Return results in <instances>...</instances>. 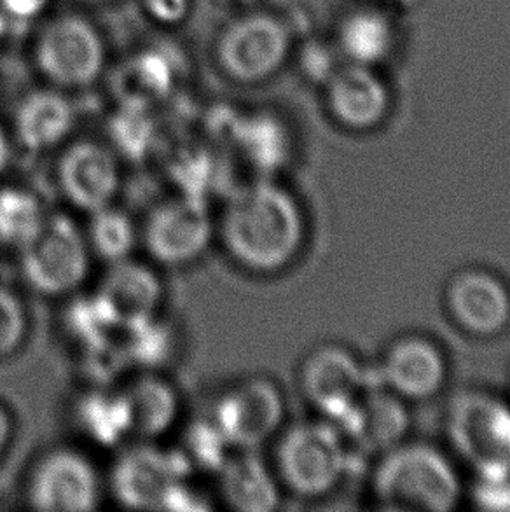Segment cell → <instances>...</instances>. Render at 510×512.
I'll return each mask as SVG.
<instances>
[{
  "label": "cell",
  "instance_id": "f1b7e54d",
  "mask_svg": "<svg viewBox=\"0 0 510 512\" xmlns=\"http://www.w3.org/2000/svg\"><path fill=\"white\" fill-rule=\"evenodd\" d=\"M112 139L131 158H142L154 144V123L149 111L121 107L111 121Z\"/></svg>",
  "mask_w": 510,
  "mask_h": 512
},
{
  "label": "cell",
  "instance_id": "d6986e66",
  "mask_svg": "<svg viewBox=\"0 0 510 512\" xmlns=\"http://www.w3.org/2000/svg\"><path fill=\"white\" fill-rule=\"evenodd\" d=\"M121 388L130 418L131 439L152 443L172 429L180 415L179 392L151 371L138 374Z\"/></svg>",
  "mask_w": 510,
  "mask_h": 512
},
{
  "label": "cell",
  "instance_id": "5b68a950",
  "mask_svg": "<svg viewBox=\"0 0 510 512\" xmlns=\"http://www.w3.org/2000/svg\"><path fill=\"white\" fill-rule=\"evenodd\" d=\"M276 464L280 478L292 492L320 497L343 478L348 451L341 434L329 423H299L283 434Z\"/></svg>",
  "mask_w": 510,
  "mask_h": 512
},
{
  "label": "cell",
  "instance_id": "2e32d148",
  "mask_svg": "<svg viewBox=\"0 0 510 512\" xmlns=\"http://www.w3.org/2000/svg\"><path fill=\"white\" fill-rule=\"evenodd\" d=\"M446 303L451 317L467 333L493 336L509 326V291L488 271L458 273L449 284Z\"/></svg>",
  "mask_w": 510,
  "mask_h": 512
},
{
  "label": "cell",
  "instance_id": "52a82bcc",
  "mask_svg": "<svg viewBox=\"0 0 510 512\" xmlns=\"http://www.w3.org/2000/svg\"><path fill=\"white\" fill-rule=\"evenodd\" d=\"M290 46V30L283 21L271 14L250 13L222 32L215 55L236 83H261L282 69Z\"/></svg>",
  "mask_w": 510,
  "mask_h": 512
},
{
  "label": "cell",
  "instance_id": "83f0119b",
  "mask_svg": "<svg viewBox=\"0 0 510 512\" xmlns=\"http://www.w3.org/2000/svg\"><path fill=\"white\" fill-rule=\"evenodd\" d=\"M179 451L191 472L217 474L233 448L215 425L212 416L207 420H196L187 427Z\"/></svg>",
  "mask_w": 510,
  "mask_h": 512
},
{
  "label": "cell",
  "instance_id": "f546056e",
  "mask_svg": "<svg viewBox=\"0 0 510 512\" xmlns=\"http://www.w3.org/2000/svg\"><path fill=\"white\" fill-rule=\"evenodd\" d=\"M27 334V312L21 299L0 285V359L16 352Z\"/></svg>",
  "mask_w": 510,
  "mask_h": 512
},
{
  "label": "cell",
  "instance_id": "cb8c5ba5",
  "mask_svg": "<svg viewBox=\"0 0 510 512\" xmlns=\"http://www.w3.org/2000/svg\"><path fill=\"white\" fill-rule=\"evenodd\" d=\"M74 420L79 432L100 448H116L131 439L130 418L121 388L98 385L81 395Z\"/></svg>",
  "mask_w": 510,
  "mask_h": 512
},
{
  "label": "cell",
  "instance_id": "1f68e13d",
  "mask_svg": "<svg viewBox=\"0 0 510 512\" xmlns=\"http://www.w3.org/2000/svg\"><path fill=\"white\" fill-rule=\"evenodd\" d=\"M477 500L486 509H510V478L483 479Z\"/></svg>",
  "mask_w": 510,
  "mask_h": 512
},
{
  "label": "cell",
  "instance_id": "44dd1931",
  "mask_svg": "<svg viewBox=\"0 0 510 512\" xmlns=\"http://www.w3.org/2000/svg\"><path fill=\"white\" fill-rule=\"evenodd\" d=\"M175 72L166 55L144 49L119 63L111 79V91L119 107L151 111L172 93Z\"/></svg>",
  "mask_w": 510,
  "mask_h": 512
},
{
  "label": "cell",
  "instance_id": "484cf974",
  "mask_svg": "<svg viewBox=\"0 0 510 512\" xmlns=\"http://www.w3.org/2000/svg\"><path fill=\"white\" fill-rule=\"evenodd\" d=\"M84 236L91 256H97L107 264L131 257L138 240L135 222L123 210L112 207V203L91 212Z\"/></svg>",
  "mask_w": 510,
  "mask_h": 512
},
{
  "label": "cell",
  "instance_id": "d590c367",
  "mask_svg": "<svg viewBox=\"0 0 510 512\" xmlns=\"http://www.w3.org/2000/svg\"><path fill=\"white\" fill-rule=\"evenodd\" d=\"M7 30V16L6 14L2 13L0 11V39L4 37V34H6Z\"/></svg>",
  "mask_w": 510,
  "mask_h": 512
},
{
  "label": "cell",
  "instance_id": "30bf717a",
  "mask_svg": "<svg viewBox=\"0 0 510 512\" xmlns=\"http://www.w3.org/2000/svg\"><path fill=\"white\" fill-rule=\"evenodd\" d=\"M283 397L261 376L238 381L217 399L212 420L233 450H255L282 425Z\"/></svg>",
  "mask_w": 510,
  "mask_h": 512
},
{
  "label": "cell",
  "instance_id": "7402d4cb",
  "mask_svg": "<svg viewBox=\"0 0 510 512\" xmlns=\"http://www.w3.org/2000/svg\"><path fill=\"white\" fill-rule=\"evenodd\" d=\"M339 425L362 450L385 451L395 448L406 434L407 413L392 395L374 392L362 395Z\"/></svg>",
  "mask_w": 510,
  "mask_h": 512
},
{
  "label": "cell",
  "instance_id": "603a6c76",
  "mask_svg": "<svg viewBox=\"0 0 510 512\" xmlns=\"http://www.w3.org/2000/svg\"><path fill=\"white\" fill-rule=\"evenodd\" d=\"M74 126L67 98L55 91H35L21 102L14 116V133L28 151L42 153L62 144Z\"/></svg>",
  "mask_w": 510,
  "mask_h": 512
},
{
  "label": "cell",
  "instance_id": "836d02e7",
  "mask_svg": "<svg viewBox=\"0 0 510 512\" xmlns=\"http://www.w3.org/2000/svg\"><path fill=\"white\" fill-rule=\"evenodd\" d=\"M13 436V422L11 416L7 413L6 409L0 406V457L6 451L7 444L11 441Z\"/></svg>",
  "mask_w": 510,
  "mask_h": 512
},
{
  "label": "cell",
  "instance_id": "e575fe53",
  "mask_svg": "<svg viewBox=\"0 0 510 512\" xmlns=\"http://www.w3.org/2000/svg\"><path fill=\"white\" fill-rule=\"evenodd\" d=\"M11 160V142L7 139L6 132L0 128V173L6 170Z\"/></svg>",
  "mask_w": 510,
  "mask_h": 512
},
{
  "label": "cell",
  "instance_id": "9c48e42d",
  "mask_svg": "<svg viewBox=\"0 0 510 512\" xmlns=\"http://www.w3.org/2000/svg\"><path fill=\"white\" fill-rule=\"evenodd\" d=\"M214 221L203 196L180 193L152 208L144 224L145 250L159 264L184 266L208 249Z\"/></svg>",
  "mask_w": 510,
  "mask_h": 512
},
{
  "label": "cell",
  "instance_id": "7c38bea8",
  "mask_svg": "<svg viewBox=\"0 0 510 512\" xmlns=\"http://www.w3.org/2000/svg\"><path fill=\"white\" fill-rule=\"evenodd\" d=\"M367 373L352 353L339 346H324L304 360L301 387L315 408L341 422L359 402Z\"/></svg>",
  "mask_w": 510,
  "mask_h": 512
},
{
  "label": "cell",
  "instance_id": "4fadbf2b",
  "mask_svg": "<svg viewBox=\"0 0 510 512\" xmlns=\"http://www.w3.org/2000/svg\"><path fill=\"white\" fill-rule=\"evenodd\" d=\"M332 118L353 132H367L385 121L392 95L376 67L343 63L324 84Z\"/></svg>",
  "mask_w": 510,
  "mask_h": 512
},
{
  "label": "cell",
  "instance_id": "9a60e30c",
  "mask_svg": "<svg viewBox=\"0 0 510 512\" xmlns=\"http://www.w3.org/2000/svg\"><path fill=\"white\" fill-rule=\"evenodd\" d=\"M93 294L109 317L128 329L158 317L163 284L149 264L128 257L109 264Z\"/></svg>",
  "mask_w": 510,
  "mask_h": 512
},
{
  "label": "cell",
  "instance_id": "4dcf8cb0",
  "mask_svg": "<svg viewBox=\"0 0 510 512\" xmlns=\"http://www.w3.org/2000/svg\"><path fill=\"white\" fill-rule=\"evenodd\" d=\"M144 7L152 20L177 25L189 13V0H144Z\"/></svg>",
  "mask_w": 510,
  "mask_h": 512
},
{
  "label": "cell",
  "instance_id": "3957f363",
  "mask_svg": "<svg viewBox=\"0 0 510 512\" xmlns=\"http://www.w3.org/2000/svg\"><path fill=\"white\" fill-rule=\"evenodd\" d=\"M20 254L27 284L49 298L77 291L90 273L86 236L67 215L46 214L34 235L21 245Z\"/></svg>",
  "mask_w": 510,
  "mask_h": 512
},
{
  "label": "cell",
  "instance_id": "277c9868",
  "mask_svg": "<svg viewBox=\"0 0 510 512\" xmlns=\"http://www.w3.org/2000/svg\"><path fill=\"white\" fill-rule=\"evenodd\" d=\"M448 434L481 478H510V408L505 402L479 392L460 395L449 409Z\"/></svg>",
  "mask_w": 510,
  "mask_h": 512
},
{
  "label": "cell",
  "instance_id": "d4e9b609",
  "mask_svg": "<svg viewBox=\"0 0 510 512\" xmlns=\"http://www.w3.org/2000/svg\"><path fill=\"white\" fill-rule=\"evenodd\" d=\"M229 142H235L243 158L257 172H275L282 167L289 153V139L282 123L269 114H255L238 118L235 132Z\"/></svg>",
  "mask_w": 510,
  "mask_h": 512
},
{
  "label": "cell",
  "instance_id": "ba28073f",
  "mask_svg": "<svg viewBox=\"0 0 510 512\" xmlns=\"http://www.w3.org/2000/svg\"><path fill=\"white\" fill-rule=\"evenodd\" d=\"M191 474L179 451L161 450L147 441H138L114 462L112 495L130 509L166 511L173 492Z\"/></svg>",
  "mask_w": 510,
  "mask_h": 512
},
{
  "label": "cell",
  "instance_id": "5bb4252c",
  "mask_svg": "<svg viewBox=\"0 0 510 512\" xmlns=\"http://www.w3.org/2000/svg\"><path fill=\"white\" fill-rule=\"evenodd\" d=\"M56 179L65 200L88 214L111 205L121 186L116 156L91 140L76 142L62 154Z\"/></svg>",
  "mask_w": 510,
  "mask_h": 512
},
{
  "label": "cell",
  "instance_id": "8992f818",
  "mask_svg": "<svg viewBox=\"0 0 510 512\" xmlns=\"http://www.w3.org/2000/svg\"><path fill=\"white\" fill-rule=\"evenodd\" d=\"M35 63L51 83L86 88L105 65V48L97 28L76 14L48 21L35 39Z\"/></svg>",
  "mask_w": 510,
  "mask_h": 512
},
{
  "label": "cell",
  "instance_id": "ac0fdd59",
  "mask_svg": "<svg viewBox=\"0 0 510 512\" xmlns=\"http://www.w3.org/2000/svg\"><path fill=\"white\" fill-rule=\"evenodd\" d=\"M397 41L392 16L381 7L362 6L341 18L334 44L343 62L378 67L392 56Z\"/></svg>",
  "mask_w": 510,
  "mask_h": 512
},
{
  "label": "cell",
  "instance_id": "ffe728a7",
  "mask_svg": "<svg viewBox=\"0 0 510 512\" xmlns=\"http://www.w3.org/2000/svg\"><path fill=\"white\" fill-rule=\"evenodd\" d=\"M215 476L222 500L235 511L269 512L280 502L275 476L255 450L231 451Z\"/></svg>",
  "mask_w": 510,
  "mask_h": 512
},
{
  "label": "cell",
  "instance_id": "e0dca14e",
  "mask_svg": "<svg viewBox=\"0 0 510 512\" xmlns=\"http://www.w3.org/2000/svg\"><path fill=\"white\" fill-rule=\"evenodd\" d=\"M383 383L407 399H428L446 380V360L441 350L423 338H404L393 343L380 369Z\"/></svg>",
  "mask_w": 510,
  "mask_h": 512
},
{
  "label": "cell",
  "instance_id": "7a4b0ae2",
  "mask_svg": "<svg viewBox=\"0 0 510 512\" xmlns=\"http://www.w3.org/2000/svg\"><path fill=\"white\" fill-rule=\"evenodd\" d=\"M374 490L383 507L392 511L444 512L460 499V479L441 451L407 444L381 460Z\"/></svg>",
  "mask_w": 510,
  "mask_h": 512
},
{
  "label": "cell",
  "instance_id": "4316f807",
  "mask_svg": "<svg viewBox=\"0 0 510 512\" xmlns=\"http://www.w3.org/2000/svg\"><path fill=\"white\" fill-rule=\"evenodd\" d=\"M44 217L46 212L37 194L25 187H0V243L20 249Z\"/></svg>",
  "mask_w": 510,
  "mask_h": 512
},
{
  "label": "cell",
  "instance_id": "6da1fadb",
  "mask_svg": "<svg viewBox=\"0 0 510 512\" xmlns=\"http://www.w3.org/2000/svg\"><path fill=\"white\" fill-rule=\"evenodd\" d=\"M221 236L235 263L255 273H273L292 263L301 250L303 212L287 189L257 179L231 194Z\"/></svg>",
  "mask_w": 510,
  "mask_h": 512
},
{
  "label": "cell",
  "instance_id": "d6a6232c",
  "mask_svg": "<svg viewBox=\"0 0 510 512\" xmlns=\"http://www.w3.org/2000/svg\"><path fill=\"white\" fill-rule=\"evenodd\" d=\"M46 4L48 0H0V11L14 20H32Z\"/></svg>",
  "mask_w": 510,
  "mask_h": 512
},
{
  "label": "cell",
  "instance_id": "8fae6325",
  "mask_svg": "<svg viewBox=\"0 0 510 512\" xmlns=\"http://www.w3.org/2000/svg\"><path fill=\"white\" fill-rule=\"evenodd\" d=\"M27 499L37 511H93L100 502V479L90 458L77 450L58 448L35 465Z\"/></svg>",
  "mask_w": 510,
  "mask_h": 512
}]
</instances>
